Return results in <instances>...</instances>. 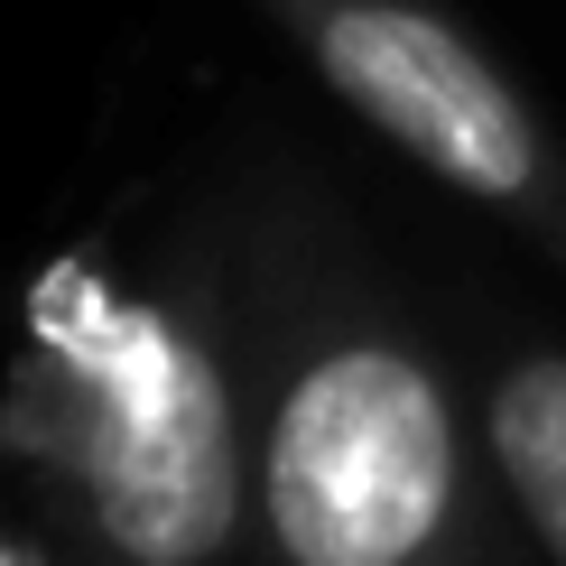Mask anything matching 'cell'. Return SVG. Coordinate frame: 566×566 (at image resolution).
Instances as JSON below:
<instances>
[{
    "mask_svg": "<svg viewBox=\"0 0 566 566\" xmlns=\"http://www.w3.org/2000/svg\"><path fill=\"white\" fill-rule=\"evenodd\" d=\"M0 446L65 566H251V418L214 270L56 251L29 279Z\"/></svg>",
    "mask_w": 566,
    "mask_h": 566,
    "instance_id": "obj_2",
    "label": "cell"
},
{
    "mask_svg": "<svg viewBox=\"0 0 566 566\" xmlns=\"http://www.w3.org/2000/svg\"><path fill=\"white\" fill-rule=\"evenodd\" d=\"M483 455L538 566H566V344L502 335L474 371Z\"/></svg>",
    "mask_w": 566,
    "mask_h": 566,
    "instance_id": "obj_4",
    "label": "cell"
},
{
    "mask_svg": "<svg viewBox=\"0 0 566 566\" xmlns=\"http://www.w3.org/2000/svg\"><path fill=\"white\" fill-rule=\"evenodd\" d=\"M214 297L251 418V566H521L455 353L316 196L242 205Z\"/></svg>",
    "mask_w": 566,
    "mask_h": 566,
    "instance_id": "obj_1",
    "label": "cell"
},
{
    "mask_svg": "<svg viewBox=\"0 0 566 566\" xmlns=\"http://www.w3.org/2000/svg\"><path fill=\"white\" fill-rule=\"evenodd\" d=\"M0 566H65L46 530H0Z\"/></svg>",
    "mask_w": 566,
    "mask_h": 566,
    "instance_id": "obj_5",
    "label": "cell"
},
{
    "mask_svg": "<svg viewBox=\"0 0 566 566\" xmlns=\"http://www.w3.org/2000/svg\"><path fill=\"white\" fill-rule=\"evenodd\" d=\"M316 84L428 186L566 270V139L446 0H261Z\"/></svg>",
    "mask_w": 566,
    "mask_h": 566,
    "instance_id": "obj_3",
    "label": "cell"
}]
</instances>
